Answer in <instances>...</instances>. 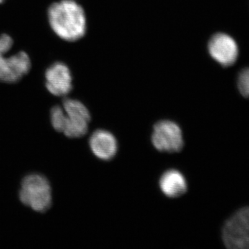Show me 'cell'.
Segmentation results:
<instances>
[{"instance_id":"1","label":"cell","mask_w":249,"mask_h":249,"mask_svg":"<svg viewBox=\"0 0 249 249\" xmlns=\"http://www.w3.org/2000/svg\"><path fill=\"white\" fill-rule=\"evenodd\" d=\"M48 18L52 30L62 40H78L86 33L84 10L74 0H61L51 5Z\"/></svg>"},{"instance_id":"2","label":"cell","mask_w":249,"mask_h":249,"mask_svg":"<svg viewBox=\"0 0 249 249\" xmlns=\"http://www.w3.org/2000/svg\"><path fill=\"white\" fill-rule=\"evenodd\" d=\"M22 204L38 213H45L52 204V188L42 175L32 174L23 179L19 191Z\"/></svg>"},{"instance_id":"3","label":"cell","mask_w":249,"mask_h":249,"mask_svg":"<svg viewBox=\"0 0 249 249\" xmlns=\"http://www.w3.org/2000/svg\"><path fill=\"white\" fill-rule=\"evenodd\" d=\"M65 116L61 133L69 138H80L88 133L91 116L83 103L67 98L62 103Z\"/></svg>"},{"instance_id":"4","label":"cell","mask_w":249,"mask_h":249,"mask_svg":"<svg viewBox=\"0 0 249 249\" xmlns=\"http://www.w3.org/2000/svg\"><path fill=\"white\" fill-rule=\"evenodd\" d=\"M224 245L230 249H249V206L232 214L223 227Z\"/></svg>"},{"instance_id":"5","label":"cell","mask_w":249,"mask_h":249,"mask_svg":"<svg viewBox=\"0 0 249 249\" xmlns=\"http://www.w3.org/2000/svg\"><path fill=\"white\" fill-rule=\"evenodd\" d=\"M151 140L152 145L158 151L169 153L181 151L184 144L179 126L168 120L159 121L155 124Z\"/></svg>"},{"instance_id":"6","label":"cell","mask_w":249,"mask_h":249,"mask_svg":"<svg viewBox=\"0 0 249 249\" xmlns=\"http://www.w3.org/2000/svg\"><path fill=\"white\" fill-rule=\"evenodd\" d=\"M208 49L211 56L223 67L231 66L238 57L237 43L227 34H217L213 36Z\"/></svg>"},{"instance_id":"7","label":"cell","mask_w":249,"mask_h":249,"mask_svg":"<svg viewBox=\"0 0 249 249\" xmlns=\"http://www.w3.org/2000/svg\"><path fill=\"white\" fill-rule=\"evenodd\" d=\"M45 80L47 90L55 96H66L73 88L71 71L63 62L51 65L46 71Z\"/></svg>"},{"instance_id":"8","label":"cell","mask_w":249,"mask_h":249,"mask_svg":"<svg viewBox=\"0 0 249 249\" xmlns=\"http://www.w3.org/2000/svg\"><path fill=\"white\" fill-rule=\"evenodd\" d=\"M31 62L27 53L20 52L11 56L0 57V81L17 83L30 70Z\"/></svg>"},{"instance_id":"9","label":"cell","mask_w":249,"mask_h":249,"mask_svg":"<svg viewBox=\"0 0 249 249\" xmlns=\"http://www.w3.org/2000/svg\"><path fill=\"white\" fill-rule=\"evenodd\" d=\"M89 147L98 159L109 160L117 153L118 142L115 137L110 132L98 129L90 137Z\"/></svg>"},{"instance_id":"10","label":"cell","mask_w":249,"mask_h":249,"mask_svg":"<svg viewBox=\"0 0 249 249\" xmlns=\"http://www.w3.org/2000/svg\"><path fill=\"white\" fill-rule=\"evenodd\" d=\"M160 191L165 196L176 198L186 193L188 185L183 174L176 170L165 172L160 180Z\"/></svg>"},{"instance_id":"11","label":"cell","mask_w":249,"mask_h":249,"mask_svg":"<svg viewBox=\"0 0 249 249\" xmlns=\"http://www.w3.org/2000/svg\"><path fill=\"white\" fill-rule=\"evenodd\" d=\"M239 91L245 98H249V68L240 72L237 80Z\"/></svg>"},{"instance_id":"12","label":"cell","mask_w":249,"mask_h":249,"mask_svg":"<svg viewBox=\"0 0 249 249\" xmlns=\"http://www.w3.org/2000/svg\"><path fill=\"white\" fill-rule=\"evenodd\" d=\"M14 41L11 36L7 34H2L0 36V57L4 56L5 54L12 48Z\"/></svg>"},{"instance_id":"13","label":"cell","mask_w":249,"mask_h":249,"mask_svg":"<svg viewBox=\"0 0 249 249\" xmlns=\"http://www.w3.org/2000/svg\"><path fill=\"white\" fill-rule=\"evenodd\" d=\"M4 1L5 0H0V4H1V3L4 2Z\"/></svg>"}]
</instances>
